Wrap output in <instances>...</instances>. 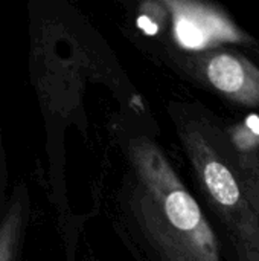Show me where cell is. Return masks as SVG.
Listing matches in <instances>:
<instances>
[{"mask_svg": "<svg viewBox=\"0 0 259 261\" xmlns=\"http://www.w3.org/2000/svg\"><path fill=\"white\" fill-rule=\"evenodd\" d=\"M124 210L150 261H221L218 239L163 148L147 135L124 148Z\"/></svg>", "mask_w": 259, "mask_h": 261, "instance_id": "obj_1", "label": "cell"}, {"mask_svg": "<svg viewBox=\"0 0 259 261\" xmlns=\"http://www.w3.org/2000/svg\"><path fill=\"white\" fill-rule=\"evenodd\" d=\"M176 121L197 188L237 258L259 261V216L235 173L229 142L209 121L188 116Z\"/></svg>", "mask_w": 259, "mask_h": 261, "instance_id": "obj_2", "label": "cell"}, {"mask_svg": "<svg viewBox=\"0 0 259 261\" xmlns=\"http://www.w3.org/2000/svg\"><path fill=\"white\" fill-rule=\"evenodd\" d=\"M172 43L186 54L220 49L224 44H250L253 38L220 8L195 0L162 2Z\"/></svg>", "mask_w": 259, "mask_h": 261, "instance_id": "obj_3", "label": "cell"}, {"mask_svg": "<svg viewBox=\"0 0 259 261\" xmlns=\"http://www.w3.org/2000/svg\"><path fill=\"white\" fill-rule=\"evenodd\" d=\"M186 73L243 107H259V67L237 50L212 49L185 54L180 60Z\"/></svg>", "mask_w": 259, "mask_h": 261, "instance_id": "obj_4", "label": "cell"}, {"mask_svg": "<svg viewBox=\"0 0 259 261\" xmlns=\"http://www.w3.org/2000/svg\"><path fill=\"white\" fill-rule=\"evenodd\" d=\"M29 214L26 187L17 185L0 220V261H18Z\"/></svg>", "mask_w": 259, "mask_h": 261, "instance_id": "obj_5", "label": "cell"}, {"mask_svg": "<svg viewBox=\"0 0 259 261\" xmlns=\"http://www.w3.org/2000/svg\"><path fill=\"white\" fill-rule=\"evenodd\" d=\"M232 164L249 202L259 216V150L238 151L232 148Z\"/></svg>", "mask_w": 259, "mask_h": 261, "instance_id": "obj_6", "label": "cell"}, {"mask_svg": "<svg viewBox=\"0 0 259 261\" xmlns=\"http://www.w3.org/2000/svg\"><path fill=\"white\" fill-rule=\"evenodd\" d=\"M5 177H6V171H5V156H3V148H2V136H0V199H2V196H3Z\"/></svg>", "mask_w": 259, "mask_h": 261, "instance_id": "obj_7", "label": "cell"}]
</instances>
